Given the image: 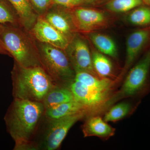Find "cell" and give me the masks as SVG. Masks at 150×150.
Segmentation results:
<instances>
[{
  "label": "cell",
  "mask_w": 150,
  "mask_h": 150,
  "mask_svg": "<svg viewBox=\"0 0 150 150\" xmlns=\"http://www.w3.org/2000/svg\"><path fill=\"white\" fill-rule=\"evenodd\" d=\"M69 88L75 100L86 107L90 115H97L107 110L108 104L113 93L94 89L74 79L70 83Z\"/></svg>",
  "instance_id": "7"
},
{
  "label": "cell",
  "mask_w": 150,
  "mask_h": 150,
  "mask_svg": "<svg viewBox=\"0 0 150 150\" xmlns=\"http://www.w3.org/2000/svg\"><path fill=\"white\" fill-rule=\"evenodd\" d=\"M143 3L147 5L150 6V0H142Z\"/></svg>",
  "instance_id": "29"
},
{
  "label": "cell",
  "mask_w": 150,
  "mask_h": 150,
  "mask_svg": "<svg viewBox=\"0 0 150 150\" xmlns=\"http://www.w3.org/2000/svg\"><path fill=\"white\" fill-rule=\"evenodd\" d=\"M41 67L58 85L69 87L76 74L64 50L35 40Z\"/></svg>",
  "instance_id": "4"
},
{
  "label": "cell",
  "mask_w": 150,
  "mask_h": 150,
  "mask_svg": "<svg viewBox=\"0 0 150 150\" xmlns=\"http://www.w3.org/2000/svg\"><path fill=\"white\" fill-rule=\"evenodd\" d=\"M3 27V25H0V33H1V31ZM0 44H1V42H0Z\"/></svg>",
  "instance_id": "30"
},
{
  "label": "cell",
  "mask_w": 150,
  "mask_h": 150,
  "mask_svg": "<svg viewBox=\"0 0 150 150\" xmlns=\"http://www.w3.org/2000/svg\"><path fill=\"white\" fill-rule=\"evenodd\" d=\"M35 40L65 50L70 40L53 27L43 16H39L29 31Z\"/></svg>",
  "instance_id": "10"
},
{
  "label": "cell",
  "mask_w": 150,
  "mask_h": 150,
  "mask_svg": "<svg viewBox=\"0 0 150 150\" xmlns=\"http://www.w3.org/2000/svg\"><path fill=\"white\" fill-rule=\"evenodd\" d=\"M86 3H90V4H93V3H96L100 0H85Z\"/></svg>",
  "instance_id": "28"
},
{
  "label": "cell",
  "mask_w": 150,
  "mask_h": 150,
  "mask_svg": "<svg viewBox=\"0 0 150 150\" xmlns=\"http://www.w3.org/2000/svg\"><path fill=\"white\" fill-rule=\"evenodd\" d=\"M128 19L132 24L137 26L150 24V8L142 5L138 7L131 12Z\"/></svg>",
  "instance_id": "23"
},
{
  "label": "cell",
  "mask_w": 150,
  "mask_h": 150,
  "mask_svg": "<svg viewBox=\"0 0 150 150\" xmlns=\"http://www.w3.org/2000/svg\"><path fill=\"white\" fill-rule=\"evenodd\" d=\"M81 128L84 137H96L107 140L113 137L115 129L97 115L87 116Z\"/></svg>",
  "instance_id": "13"
},
{
  "label": "cell",
  "mask_w": 150,
  "mask_h": 150,
  "mask_svg": "<svg viewBox=\"0 0 150 150\" xmlns=\"http://www.w3.org/2000/svg\"><path fill=\"white\" fill-rule=\"evenodd\" d=\"M90 38L100 52L110 57H116L117 47L111 38L104 34L94 33L91 34Z\"/></svg>",
  "instance_id": "18"
},
{
  "label": "cell",
  "mask_w": 150,
  "mask_h": 150,
  "mask_svg": "<svg viewBox=\"0 0 150 150\" xmlns=\"http://www.w3.org/2000/svg\"><path fill=\"white\" fill-rule=\"evenodd\" d=\"M45 111L42 102L13 98L4 120L7 131L15 144L35 142Z\"/></svg>",
  "instance_id": "1"
},
{
  "label": "cell",
  "mask_w": 150,
  "mask_h": 150,
  "mask_svg": "<svg viewBox=\"0 0 150 150\" xmlns=\"http://www.w3.org/2000/svg\"><path fill=\"white\" fill-rule=\"evenodd\" d=\"M91 57L94 69L97 75L100 78L110 79L113 70L110 60L103 54L96 51H92Z\"/></svg>",
  "instance_id": "19"
},
{
  "label": "cell",
  "mask_w": 150,
  "mask_h": 150,
  "mask_svg": "<svg viewBox=\"0 0 150 150\" xmlns=\"http://www.w3.org/2000/svg\"><path fill=\"white\" fill-rule=\"evenodd\" d=\"M0 54H6V55H8V53L6 51L5 49L4 48L1 44H0Z\"/></svg>",
  "instance_id": "27"
},
{
  "label": "cell",
  "mask_w": 150,
  "mask_h": 150,
  "mask_svg": "<svg viewBox=\"0 0 150 150\" xmlns=\"http://www.w3.org/2000/svg\"><path fill=\"white\" fill-rule=\"evenodd\" d=\"M69 11L76 32H90L107 25V17L99 11L81 6L69 9Z\"/></svg>",
  "instance_id": "9"
},
{
  "label": "cell",
  "mask_w": 150,
  "mask_h": 150,
  "mask_svg": "<svg viewBox=\"0 0 150 150\" xmlns=\"http://www.w3.org/2000/svg\"><path fill=\"white\" fill-rule=\"evenodd\" d=\"M52 2L53 4L68 9L81 6L86 3L85 0H52Z\"/></svg>",
  "instance_id": "25"
},
{
  "label": "cell",
  "mask_w": 150,
  "mask_h": 150,
  "mask_svg": "<svg viewBox=\"0 0 150 150\" xmlns=\"http://www.w3.org/2000/svg\"><path fill=\"white\" fill-rule=\"evenodd\" d=\"M150 48L130 70L121 89L112 94L108 108L116 101L125 98L141 96L150 90Z\"/></svg>",
  "instance_id": "5"
},
{
  "label": "cell",
  "mask_w": 150,
  "mask_h": 150,
  "mask_svg": "<svg viewBox=\"0 0 150 150\" xmlns=\"http://www.w3.org/2000/svg\"><path fill=\"white\" fill-rule=\"evenodd\" d=\"M86 112H80L56 119L43 118L45 122L39 139L35 141L38 150L58 149L70 129L80 120L88 116Z\"/></svg>",
  "instance_id": "6"
},
{
  "label": "cell",
  "mask_w": 150,
  "mask_h": 150,
  "mask_svg": "<svg viewBox=\"0 0 150 150\" xmlns=\"http://www.w3.org/2000/svg\"><path fill=\"white\" fill-rule=\"evenodd\" d=\"M150 40V28L138 30L129 35L126 41L124 69L128 70Z\"/></svg>",
  "instance_id": "12"
},
{
  "label": "cell",
  "mask_w": 150,
  "mask_h": 150,
  "mask_svg": "<svg viewBox=\"0 0 150 150\" xmlns=\"http://www.w3.org/2000/svg\"><path fill=\"white\" fill-rule=\"evenodd\" d=\"M11 73L13 98L42 102L57 85L41 67H25L14 61Z\"/></svg>",
  "instance_id": "2"
},
{
  "label": "cell",
  "mask_w": 150,
  "mask_h": 150,
  "mask_svg": "<svg viewBox=\"0 0 150 150\" xmlns=\"http://www.w3.org/2000/svg\"><path fill=\"white\" fill-rule=\"evenodd\" d=\"M74 80L94 89L112 92L113 87L117 81L109 79L100 78L90 73L82 71L76 72Z\"/></svg>",
  "instance_id": "16"
},
{
  "label": "cell",
  "mask_w": 150,
  "mask_h": 150,
  "mask_svg": "<svg viewBox=\"0 0 150 150\" xmlns=\"http://www.w3.org/2000/svg\"><path fill=\"white\" fill-rule=\"evenodd\" d=\"M41 16L70 40L76 32L69 9L53 4Z\"/></svg>",
  "instance_id": "11"
},
{
  "label": "cell",
  "mask_w": 150,
  "mask_h": 150,
  "mask_svg": "<svg viewBox=\"0 0 150 150\" xmlns=\"http://www.w3.org/2000/svg\"><path fill=\"white\" fill-rule=\"evenodd\" d=\"M142 0H111L106 5V8L115 13H124L142 6Z\"/></svg>",
  "instance_id": "22"
},
{
  "label": "cell",
  "mask_w": 150,
  "mask_h": 150,
  "mask_svg": "<svg viewBox=\"0 0 150 150\" xmlns=\"http://www.w3.org/2000/svg\"><path fill=\"white\" fill-rule=\"evenodd\" d=\"M133 108L129 103H120L110 108L105 112L103 119L106 122L120 121L130 114Z\"/></svg>",
  "instance_id": "20"
},
{
  "label": "cell",
  "mask_w": 150,
  "mask_h": 150,
  "mask_svg": "<svg viewBox=\"0 0 150 150\" xmlns=\"http://www.w3.org/2000/svg\"><path fill=\"white\" fill-rule=\"evenodd\" d=\"M74 100V95L69 87L56 85L48 92L42 103L46 109Z\"/></svg>",
  "instance_id": "17"
},
{
  "label": "cell",
  "mask_w": 150,
  "mask_h": 150,
  "mask_svg": "<svg viewBox=\"0 0 150 150\" xmlns=\"http://www.w3.org/2000/svg\"><path fill=\"white\" fill-rule=\"evenodd\" d=\"M14 150H38V147L35 142H24L15 144Z\"/></svg>",
  "instance_id": "26"
},
{
  "label": "cell",
  "mask_w": 150,
  "mask_h": 150,
  "mask_svg": "<svg viewBox=\"0 0 150 150\" xmlns=\"http://www.w3.org/2000/svg\"><path fill=\"white\" fill-rule=\"evenodd\" d=\"M0 42L9 56L21 66L41 67L35 39L21 26L3 25Z\"/></svg>",
  "instance_id": "3"
},
{
  "label": "cell",
  "mask_w": 150,
  "mask_h": 150,
  "mask_svg": "<svg viewBox=\"0 0 150 150\" xmlns=\"http://www.w3.org/2000/svg\"><path fill=\"white\" fill-rule=\"evenodd\" d=\"M0 25L21 26L13 8L6 0H0Z\"/></svg>",
  "instance_id": "21"
},
{
  "label": "cell",
  "mask_w": 150,
  "mask_h": 150,
  "mask_svg": "<svg viewBox=\"0 0 150 150\" xmlns=\"http://www.w3.org/2000/svg\"><path fill=\"white\" fill-rule=\"evenodd\" d=\"M14 10L21 26L29 32L39 16L33 9L30 0H6Z\"/></svg>",
  "instance_id": "14"
},
{
  "label": "cell",
  "mask_w": 150,
  "mask_h": 150,
  "mask_svg": "<svg viewBox=\"0 0 150 150\" xmlns=\"http://www.w3.org/2000/svg\"><path fill=\"white\" fill-rule=\"evenodd\" d=\"M82 112H87L88 116L90 115L89 110L86 107L74 100L45 109L44 118L59 119Z\"/></svg>",
  "instance_id": "15"
},
{
  "label": "cell",
  "mask_w": 150,
  "mask_h": 150,
  "mask_svg": "<svg viewBox=\"0 0 150 150\" xmlns=\"http://www.w3.org/2000/svg\"><path fill=\"white\" fill-rule=\"evenodd\" d=\"M64 51L75 72L82 71L98 76L94 69L88 45L79 34L75 33Z\"/></svg>",
  "instance_id": "8"
},
{
  "label": "cell",
  "mask_w": 150,
  "mask_h": 150,
  "mask_svg": "<svg viewBox=\"0 0 150 150\" xmlns=\"http://www.w3.org/2000/svg\"><path fill=\"white\" fill-rule=\"evenodd\" d=\"M30 1L38 16H43L53 5L52 0H30Z\"/></svg>",
  "instance_id": "24"
}]
</instances>
